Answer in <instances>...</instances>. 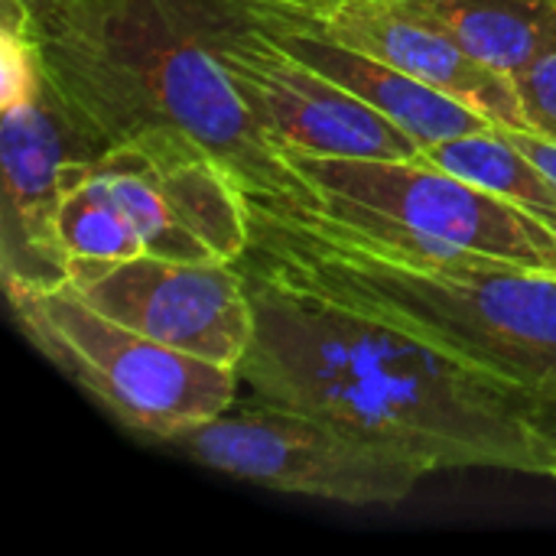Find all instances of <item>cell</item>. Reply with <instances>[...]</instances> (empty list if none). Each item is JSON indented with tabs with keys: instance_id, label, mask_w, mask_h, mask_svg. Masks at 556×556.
I'll use <instances>...</instances> for the list:
<instances>
[{
	"instance_id": "6da1fadb",
	"label": "cell",
	"mask_w": 556,
	"mask_h": 556,
	"mask_svg": "<svg viewBox=\"0 0 556 556\" xmlns=\"http://www.w3.org/2000/svg\"><path fill=\"white\" fill-rule=\"evenodd\" d=\"M254 339L238 365L254 401L316 414L407 450L440 469L544 476L521 391L495 384L433 345L238 261Z\"/></svg>"
},
{
	"instance_id": "7a4b0ae2",
	"label": "cell",
	"mask_w": 556,
	"mask_h": 556,
	"mask_svg": "<svg viewBox=\"0 0 556 556\" xmlns=\"http://www.w3.org/2000/svg\"><path fill=\"white\" fill-rule=\"evenodd\" d=\"M218 0H81L33 26L46 81L104 143L176 134L212 153L251 205L316 212L212 49Z\"/></svg>"
},
{
	"instance_id": "3957f363",
	"label": "cell",
	"mask_w": 556,
	"mask_h": 556,
	"mask_svg": "<svg viewBox=\"0 0 556 556\" xmlns=\"http://www.w3.org/2000/svg\"><path fill=\"white\" fill-rule=\"evenodd\" d=\"M248 257L293 287L433 345L495 384L525 391L556 378V277L407 264L264 205H251Z\"/></svg>"
},
{
	"instance_id": "277c9868",
	"label": "cell",
	"mask_w": 556,
	"mask_h": 556,
	"mask_svg": "<svg viewBox=\"0 0 556 556\" xmlns=\"http://www.w3.org/2000/svg\"><path fill=\"white\" fill-rule=\"evenodd\" d=\"M3 290L23 339L140 440L169 443L238 401V368L186 355L127 329L85 303L72 283Z\"/></svg>"
},
{
	"instance_id": "5b68a950",
	"label": "cell",
	"mask_w": 556,
	"mask_h": 556,
	"mask_svg": "<svg viewBox=\"0 0 556 556\" xmlns=\"http://www.w3.org/2000/svg\"><path fill=\"white\" fill-rule=\"evenodd\" d=\"M166 446L241 482L349 508H394L433 472L430 463L401 446L270 401L231 404Z\"/></svg>"
},
{
	"instance_id": "8992f818",
	"label": "cell",
	"mask_w": 556,
	"mask_h": 556,
	"mask_svg": "<svg viewBox=\"0 0 556 556\" xmlns=\"http://www.w3.org/2000/svg\"><path fill=\"white\" fill-rule=\"evenodd\" d=\"M313 186L319 212L381 215L433 241L479 251L528 274L556 277V231L521 205L424 160L316 156L283 150Z\"/></svg>"
},
{
	"instance_id": "52a82bcc",
	"label": "cell",
	"mask_w": 556,
	"mask_h": 556,
	"mask_svg": "<svg viewBox=\"0 0 556 556\" xmlns=\"http://www.w3.org/2000/svg\"><path fill=\"white\" fill-rule=\"evenodd\" d=\"M212 49L244 108L280 153L414 160L424 150L371 104L287 52L264 29L257 7L244 0H218Z\"/></svg>"
},
{
	"instance_id": "ba28073f",
	"label": "cell",
	"mask_w": 556,
	"mask_h": 556,
	"mask_svg": "<svg viewBox=\"0 0 556 556\" xmlns=\"http://www.w3.org/2000/svg\"><path fill=\"white\" fill-rule=\"evenodd\" d=\"M108 147L42 81L3 104L0 124V270L3 287L68 283V257L59 241V208L81 169Z\"/></svg>"
},
{
	"instance_id": "9c48e42d",
	"label": "cell",
	"mask_w": 556,
	"mask_h": 556,
	"mask_svg": "<svg viewBox=\"0 0 556 556\" xmlns=\"http://www.w3.org/2000/svg\"><path fill=\"white\" fill-rule=\"evenodd\" d=\"M68 283L127 329L215 365L238 368L254 339L251 290L231 261H85L68 267Z\"/></svg>"
},
{
	"instance_id": "30bf717a",
	"label": "cell",
	"mask_w": 556,
	"mask_h": 556,
	"mask_svg": "<svg viewBox=\"0 0 556 556\" xmlns=\"http://www.w3.org/2000/svg\"><path fill=\"white\" fill-rule=\"evenodd\" d=\"M306 20L319 33L391 62L424 85L482 111L505 130H531L515 78L469 55L443 26L404 0H336Z\"/></svg>"
},
{
	"instance_id": "8fae6325",
	"label": "cell",
	"mask_w": 556,
	"mask_h": 556,
	"mask_svg": "<svg viewBox=\"0 0 556 556\" xmlns=\"http://www.w3.org/2000/svg\"><path fill=\"white\" fill-rule=\"evenodd\" d=\"M261 23L287 52H293L309 68L323 72L365 104H371L378 114H384L404 134H410L420 147L498 127L482 111L424 85L420 78L401 72L397 65L319 33L306 16L261 13Z\"/></svg>"
},
{
	"instance_id": "7c38bea8",
	"label": "cell",
	"mask_w": 556,
	"mask_h": 556,
	"mask_svg": "<svg viewBox=\"0 0 556 556\" xmlns=\"http://www.w3.org/2000/svg\"><path fill=\"white\" fill-rule=\"evenodd\" d=\"M469 55L518 78L556 49V0H404Z\"/></svg>"
},
{
	"instance_id": "4fadbf2b",
	"label": "cell",
	"mask_w": 556,
	"mask_h": 556,
	"mask_svg": "<svg viewBox=\"0 0 556 556\" xmlns=\"http://www.w3.org/2000/svg\"><path fill=\"white\" fill-rule=\"evenodd\" d=\"M420 156L521 205L556 231V182L508 137L505 127L430 143Z\"/></svg>"
},
{
	"instance_id": "5bb4252c",
	"label": "cell",
	"mask_w": 556,
	"mask_h": 556,
	"mask_svg": "<svg viewBox=\"0 0 556 556\" xmlns=\"http://www.w3.org/2000/svg\"><path fill=\"white\" fill-rule=\"evenodd\" d=\"M55 228H59V241L68 257V267L85 264V261L114 264V261H130L143 254L140 235L114 208V202L104 199L85 179V169L65 192Z\"/></svg>"
},
{
	"instance_id": "9a60e30c",
	"label": "cell",
	"mask_w": 556,
	"mask_h": 556,
	"mask_svg": "<svg viewBox=\"0 0 556 556\" xmlns=\"http://www.w3.org/2000/svg\"><path fill=\"white\" fill-rule=\"evenodd\" d=\"M515 85L531 130L556 140V49L541 55L531 68H525Z\"/></svg>"
},
{
	"instance_id": "2e32d148",
	"label": "cell",
	"mask_w": 556,
	"mask_h": 556,
	"mask_svg": "<svg viewBox=\"0 0 556 556\" xmlns=\"http://www.w3.org/2000/svg\"><path fill=\"white\" fill-rule=\"evenodd\" d=\"M521 414L538 443L544 479H556V378L521 391Z\"/></svg>"
},
{
	"instance_id": "e0dca14e",
	"label": "cell",
	"mask_w": 556,
	"mask_h": 556,
	"mask_svg": "<svg viewBox=\"0 0 556 556\" xmlns=\"http://www.w3.org/2000/svg\"><path fill=\"white\" fill-rule=\"evenodd\" d=\"M72 3H81V0H3L0 26H7V29H29L33 33V26L39 20H46L52 13L72 7Z\"/></svg>"
},
{
	"instance_id": "ac0fdd59",
	"label": "cell",
	"mask_w": 556,
	"mask_h": 556,
	"mask_svg": "<svg viewBox=\"0 0 556 556\" xmlns=\"http://www.w3.org/2000/svg\"><path fill=\"white\" fill-rule=\"evenodd\" d=\"M508 137L551 176L556 182V140L551 137H541V134H534V130H508Z\"/></svg>"
},
{
	"instance_id": "d6986e66",
	"label": "cell",
	"mask_w": 556,
	"mask_h": 556,
	"mask_svg": "<svg viewBox=\"0 0 556 556\" xmlns=\"http://www.w3.org/2000/svg\"><path fill=\"white\" fill-rule=\"evenodd\" d=\"M251 7H257L261 13H296V16H316L326 7H332L336 0H244Z\"/></svg>"
}]
</instances>
